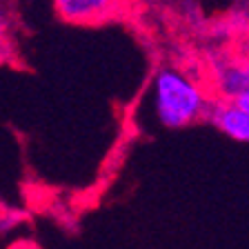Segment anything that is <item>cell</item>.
<instances>
[{
	"label": "cell",
	"instance_id": "7a4b0ae2",
	"mask_svg": "<svg viewBox=\"0 0 249 249\" xmlns=\"http://www.w3.org/2000/svg\"><path fill=\"white\" fill-rule=\"evenodd\" d=\"M129 0H52V7L62 22L69 25H100L118 18Z\"/></svg>",
	"mask_w": 249,
	"mask_h": 249
},
{
	"label": "cell",
	"instance_id": "3957f363",
	"mask_svg": "<svg viewBox=\"0 0 249 249\" xmlns=\"http://www.w3.org/2000/svg\"><path fill=\"white\" fill-rule=\"evenodd\" d=\"M249 89V60L243 56L220 58L212 69V91L220 100H233Z\"/></svg>",
	"mask_w": 249,
	"mask_h": 249
},
{
	"label": "cell",
	"instance_id": "52a82bcc",
	"mask_svg": "<svg viewBox=\"0 0 249 249\" xmlns=\"http://www.w3.org/2000/svg\"><path fill=\"white\" fill-rule=\"evenodd\" d=\"M233 100H236V103H238L240 107L245 109V111H249V89H247V91H245V93H240L238 98H233Z\"/></svg>",
	"mask_w": 249,
	"mask_h": 249
},
{
	"label": "cell",
	"instance_id": "277c9868",
	"mask_svg": "<svg viewBox=\"0 0 249 249\" xmlns=\"http://www.w3.org/2000/svg\"><path fill=\"white\" fill-rule=\"evenodd\" d=\"M209 120L216 129L238 142H249V111H245L236 100L216 98L209 109Z\"/></svg>",
	"mask_w": 249,
	"mask_h": 249
},
{
	"label": "cell",
	"instance_id": "8992f818",
	"mask_svg": "<svg viewBox=\"0 0 249 249\" xmlns=\"http://www.w3.org/2000/svg\"><path fill=\"white\" fill-rule=\"evenodd\" d=\"M236 53L243 56L245 60H249V25L238 34V40H236Z\"/></svg>",
	"mask_w": 249,
	"mask_h": 249
},
{
	"label": "cell",
	"instance_id": "5b68a950",
	"mask_svg": "<svg viewBox=\"0 0 249 249\" xmlns=\"http://www.w3.org/2000/svg\"><path fill=\"white\" fill-rule=\"evenodd\" d=\"M14 38V20H11L7 0H0V62L9 60L16 52Z\"/></svg>",
	"mask_w": 249,
	"mask_h": 249
},
{
	"label": "cell",
	"instance_id": "6da1fadb",
	"mask_svg": "<svg viewBox=\"0 0 249 249\" xmlns=\"http://www.w3.org/2000/svg\"><path fill=\"white\" fill-rule=\"evenodd\" d=\"M151 103L158 123L167 129H185L207 118L213 98L198 80L176 67H162L154 76Z\"/></svg>",
	"mask_w": 249,
	"mask_h": 249
},
{
	"label": "cell",
	"instance_id": "ba28073f",
	"mask_svg": "<svg viewBox=\"0 0 249 249\" xmlns=\"http://www.w3.org/2000/svg\"><path fill=\"white\" fill-rule=\"evenodd\" d=\"M7 2H9V0H7Z\"/></svg>",
	"mask_w": 249,
	"mask_h": 249
}]
</instances>
